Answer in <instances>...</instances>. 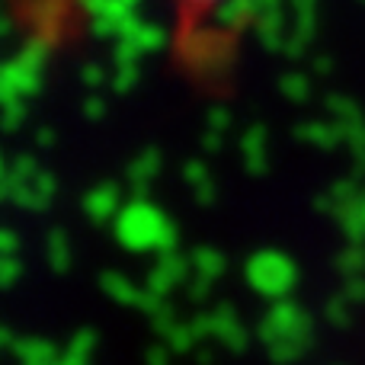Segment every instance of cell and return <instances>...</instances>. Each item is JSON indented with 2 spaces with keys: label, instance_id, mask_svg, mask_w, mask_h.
<instances>
[{
  "label": "cell",
  "instance_id": "cell-1",
  "mask_svg": "<svg viewBox=\"0 0 365 365\" xmlns=\"http://www.w3.org/2000/svg\"><path fill=\"white\" fill-rule=\"evenodd\" d=\"M173 4H177L180 16L186 19V23H192V19H199V16H205V13H212L215 6H221L225 0H173Z\"/></svg>",
  "mask_w": 365,
  "mask_h": 365
}]
</instances>
